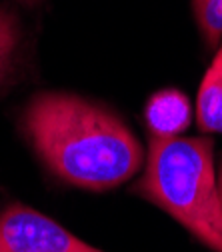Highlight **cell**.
<instances>
[{
	"label": "cell",
	"instance_id": "1",
	"mask_svg": "<svg viewBox=\"0 0 222 252\" xmlns=\"http://www.w3.org/2000/svg\"><path fill=\"white\" fill-rule=\"evenodd\" d=\"M20 128L44 168L80 190L108 192L144 162L130 126L104 104L78 94H34L22 110Z\"/></svg>",
	"mask_w": 222,
	"mask_h": 252
},
{
	"label": "cell",
	"instance_id": "2",
	"mask_svg": "<svg viewBox=\"0 0 222 252\" xmlns=\"http://www.w3.org/2000/svg\"><path fill=\"white\" fill-rule=\"evenodd\" d=\"M132 192L170 214L206 248L222 252V202L210 138H152Z\"/></svg>",
	"mask_w": 222,
	"mask_h": 252
},
{
	"label": "cell",
	"instance_id": "3",
	"mask_svg": "<svg viewBox=\"0 0 222 252\" xmlns=\"http://www.w3.org/2000/svg\"><path fill=\"white\" fill-rule=\"evenodd\" d=\"M0 252H104L76 238L32 206L10 202L0 212Z\"/></svg>",
	"mask_w": 222,
	"mask_h": 252
},
{
	"label": "cell",
	"instance_id": "4",
	"mask_svg": "<svg viewBox=\"0 0 222 252\" xmlns=\"http://www.w3.org/2000/svg\"><path fill=\"white\" fill-rule=\"evenodd\" d=\"M144 120L152 138H174L192 122V108L184 92L166 88L158 90L144 106Z\"/></svg>",
	"mask_w": 222,
	"mask_h": 252
},
{
	"label": "cell",
	"instance_id": "5",
	"mask_svg": "<svg viewBox=\"0 0 222 252\" xmlns=\"http://www.w3.org/2000/svg\"><path fill=\"white\" fill-rule=\"evenodd\" d=\"M196 124L204 134H222V42L196 94Z\"/></svg>",
	"mask_w": 222,
	"mask_h": 252
},
{
	"label": "cell",
	"instance_id": "6",
	"mask_svg": "<svg viewBox=\"0 0 222 252\" xmlns=\"http://www.w3.org/2000/svg\"><path fill=\"white\" fill-rule=\"evenodd\" d=\"M22 50V26L18 16L0 6V96L16 82Z\"/></svg>",
	"mask_w": 222,
	"mask_h": 252
},
{
	"label": "cell",
	"instance_id": "7",
	"mask_svg": "<svg viewBox=\"0 0 222 252\" xmlns=\"http://www.w3.org/2000/svg\"><path fill=\"white\" fill-rule=\"evenodd\" d=\"M192 14L208 48L222 42V0H192Z\"/></svg>",
	"mask_w": 222,
	"mask_h": 252
},
{
	"label": "cell",
	"instance_id": "8",
	"mask_svg": "<svg viewBox=\"0 0 222 252\" xmlns=\"http://www.w3.org/2000/svg\"><path fill=\"white\" fill-rule=\"evenodd\" d=\"M216 180H218V192H220V202H222V158L216 164Z\"/></svg>",
	"mask_w": 222,
	"mask_h": 252
},
{
	"label": "cell",
	"instance_id": "9",
	"mask_svg": "<svg viewBox=\"0 0 222 252\" xmlns=\"http://www.w3.org/2000/svg\"><path fill=\"white\" fill-rule=\"evenodd\" d=\"M16 2H20V4H24V6H38L42 0H16Z\"/></svg>",
	"mask_w": 222,
	"mask_h": 252
}]
</instances>
